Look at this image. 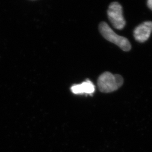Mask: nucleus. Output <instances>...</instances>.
<instances>
[{
    "label": "nucleus",
    "mask_w": 152,
    "mask_h": 152,
    "mask_svg": "<svg viewBox=\"0 0 152 152\" xmlns=\"http://www.w3.org/2000/svg\"><path fill=\"white\" fill-rule=\"evenodd\" d=\"M99 31L104 38L109 42L117 45L125 51H129L131 49L130 42L127 38L117 34L105 22H101L99 26Z\"/></svg>",
    "instance_id": "nucleus-2"
},
{
    "label": "nucleus",
    "mask_w": 152,
    "mask_h": 152,
    "mask_svg": "<svg viewBox=\"0 0 152 152\" xmlns=\"http://www.w3.org/2000/svg\"><path fill=\"white\" fill-rule=\"evenodd\" d=\"M71 91L75 94H90L91 95L95 91V87L92 82L88 80L79 85H75L71 88Z\"/></svg>",
    "instance_id": "nucleus-5"
},
{
    "label": "nucleus",
    "mask_w": 152,
    "mask_h": 152,
    "mask_svg": "<svg viewBox=\"0 0 152 152\" xmlns=\"http://www.w3.org/2000/svg\"><path fill=\"white\" fill-rule=\"evenodd\" d=\"M124 78L119 75H113L105 72L99 77L98 86L99 90L104 93L114 92L122 86Z\"/></svg>",
    "instance_id": "nucleus-1"
},
{
    "label": "nucleus",
    "mask_w": 152,
    "mask_h": 152,
    "mask_svg": "<svg viewBox=\"0 0 152 152\" xmlns=\"http://www.w3.org/2000/svg\"><path fill=\"white\" fill-rule=\"evenodd\" d=\"M147 6L152 11V0H147Z\"/></svg>",
    "instance_id": "nucleus-6"
},
{
    "label": "nucleus",
    "mask_w": 152,
    "mask_h": 152,
    "mask_svg": "<svg viewBox=\"0 0 152 152\" xmlns=\"http://www.w3.org/2000/svg\"><path fill=\"white\" fill-rule=\"evenodd\" d=\"M109 20L115 29H122L125 27L126 21L123 15L122 6L117 2H113L109 6L107 10Z\"/></svg>",
    "instance_id": "nucleus-3"
},
{
    "label": "nucleus",
    "mask_w": 152,
    "mask_h": 152,
    "mask_svg": "<svg viewBox=\"0 0 152 152\" xmlns=\"http://www.w3.org/2000/svg\"><path fill=\"white\" fill-rule=\"evenodd\" d=\"M152 32V21L143 22L134 31V36L137 42H144L149 38Z\"/></svg>",
    "instance_id": "nucleus-4"
},
{
    "label": "nucleus",
    "mask_w": 152,
    "mask_h": 152,
    "mask_svg": "<svg viewBox=\"0 0 152 152\" xmlns=\"http://www.w3.org/2000/svg\"><path fill=\"white\" fill-rule=\"evenodd\" d=\"M32 1H35V0H32Z\"/></svg>",
    "instance_id": "nucleus-7"
}]
</instances>
